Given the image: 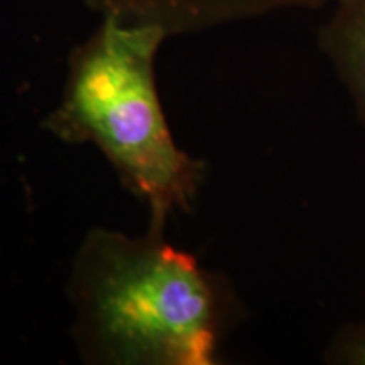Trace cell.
I'll use <instances>...</instances> for the list:
<instances>
[{
    "label": "cell",
    "mask_w": 365,
    "mask_h": 365,
    "mask_svg": "<svg viewBox=\"0 0 365 365\" xmlns=\"http://www.w3.org/2000/svg\"><path fill=\"white\" fill-rule=\"evenodd\" d=\"M76 345L88 364L213 365L234 299L220 274L164 239L93 228L71 269Z\"/></svg>",
    "instance_id": "1"
},
{
    "label": "cell",
    "mask_w": 365,
    "mask_h": 365,
    "mask_svg": "<svg viewBox=\"0 0 365 365\" xmlns=\"http://www.w3.org/2000/svg\"><path fill=\"white\" fill-rule=\"evenodd\" d=\"M168 36L149 22L102 16L68 59L61 98L46 129L66 144H91L122 185L164 228L193 207L205 166L176 144L156 83V58Z\"/></svg>",
    "instance_id": "2"
},
{
    "label": "cell",
    "mask_w": 365,
    "mask_h": 365,
    "mask_svg": "<svg viewBox=\"0 0 365 365\" xmlns=\"http://www.w3.org/2000/svg\"><path fill=\"white\" fill-rule=\"evenodd\" d=\"M100 16L149 22L168 36L193 34L291 9H322L335 0H83Z\"/></svg>",
    "instance_id": "3"
},
{
    "label": "cell",
    "mask_w": 365,
    "mask_h": 365,
    "mask_svg": "<svg viewBox=\"0 0 365 365\" xmlns=\"http://www.w3.org/2000/svg\"><path fill=\"white\" fill-rule=\"evenodd\" d=\"M318 31V49L352 100L365 130V0H335Z\"/></svg>",
    "instance_id": "4"
},
{
    "label": "cell",
    "mask_w": 365,
    "mask_h": 365,
    "mask_svg": "<svg viewBox=\"0 0 365 365\" xmlns=\"http://www.w3.org/2000/svg\"><path fill=\"white\" fill-rule=\"evenodd\" d=\"M323 362L331 365H365V318L346 323L333 335Z\"/></svg>",
    "instance_id": "5"
}]
</instances>
